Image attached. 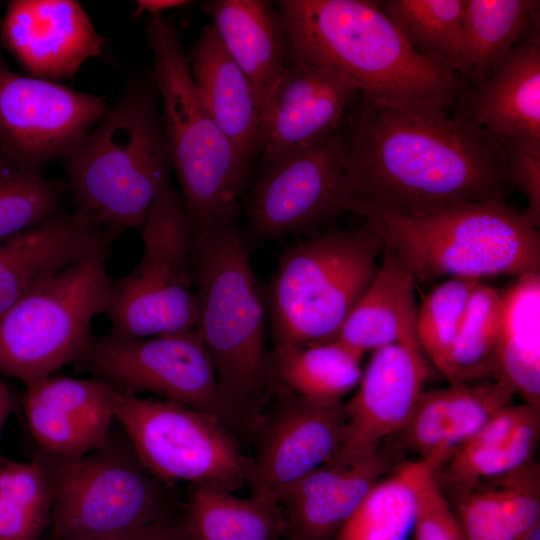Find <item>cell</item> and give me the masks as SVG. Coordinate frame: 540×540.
I'll use <instances>...</instances> for the list:
<instances>
[{
	"label": "cell",
	"instance_id": "cell-1",
	"mask_svg": "<svg viewBox=\"0 0 540 540\" xmlns=\"http://www.w3.org/2000/svg\"><path fill=\"white\" fill-rule=\"evenodd\" d=\"M344 134L350 212L364 218L500 199L509 183L502 145L440 108L387 103L359 93Z\"/></svg>",
	"mask_w": 540,
	"mask_h": 540
},
{
	"label": "cell",
	"instance_id": "cell-2",
	"mask_svg": "<svg viewBox=\"0 0 540 540\" xmlns=\"http://www.w3.org/2000/svg\"><path fill=\"white\" fill-rule=\"evenodd\" d=\"M238 214L193 235L196 332L212 359L227 427L256 431L277 383L267 347V314Z\"/></svg>",
	"mask_w": 540,
	"mask_h": 540
},
{
	"label": "cell",
	"instance_id": "cell-3",
	"mask_svg": "<svg viewBox=\"0 0 540 540\" xmlns=\"http://www.w3.org/2000/svg\"><path fill=\"white\" fill-rule=\"evenodd\" d=\"M276 5L292 62L336 71L367 97L447 111L466 89L454 72L408 45L380 2L281 0Z\"/></svg>",
	"mask_w": 540,
	"mask_h": 540
},
{
	"label": "cell",
	"instance_id": "cell-4",
	"mask_svg": "<svg viewBox=\"0 0 540 540\" xmlns=\"http://www.w3.org/2000/svg\"><path fill=\"white\" fill-rule=\"evenodd\" d=\"M365 219L382 241V254L400 266L415 286L442 277L480 281L488 276L539 273L538 227L504 198Z\"/></svg>",
	"mask_w": 540,
	"mask_h": 540
},
{
	"label": "cell",
	"instance_id": "cell-5",
	"mask_svg": "<svg viewBox=\"0 0 540 540\" xmlns=\"http://www.w3.org/2000/svg\"><path fill=\"white\" fill-rule=\"evenodd\" d=\"M62 162L75 211L117 233L141 228L171 180L154 91L131 86Z\"/></svg>",
	"mask_w": 540,
	"mask_h": 540
},
{
	"label": "cell",
	"instance_id": "cell-6",
	"mask_svg": "<svg viewBox=\"0 0 540 540\" xmlns=\"http://www.w3.org/2000/svg\"><path fill=\"white\" fill-rule=\"evenodd\" d=\"M153 76L161 98V125L171 167L193 235L239 213L250 166L207 110L176 28L163 14L145 27Z\"/></svg>",
	"mask_w": 540,
	"mask_h": 540
},
{
	"label": "cell",
	"instance_id": "cell-7",
	"mask_svg": "<svg viewBox=\"0 0 540 540\" xmlns=\"http://www.w3.org/2000/svg\"><path fill=\"white\" fill-rule=\"evenodd\" d=\"M370 224L317 232L288 248L264 291L272 348L333 341L379 265Z\"/></svg>",
	"mask_w": 540,
	"mask_h": 540
},
{
	"label": "cell",
	"instance_id": "cell-8",
	"mask_svg": "<svg viewBox=\"0 0 540 540\" xmlns=\"http://www.w3.org/2000/svg\"><path fill=\"white\" fill-rule=\"evenodd\" d=\"M126 438V436H125ZM53 540H99L176 512L173 487L156 479L129 441H116L79 457L43 452Z\"/></svg>",
	"mask_w": 540,
	"mask_h": 540
},
{
	"label": "cell",
	"instance_id": "cell-9",
	"mask_svg": "<svg viewBox=\"0 0 540 540\" xmlns=\"http://www.w3.org/2000/svg\"><path fill=\"white\" fill-rule=\"evenodd\" d=\"M107 257L67 266L0 315V372L28 385L80 358L110 303Z\"/></svg>",
	"mask_w": 540,
	"mask_h": 540
},
{
	"label": "cell",
	"instance_id": "cell-10",
	"mask_svg": "<svg viewBox=\"0 0 540 540\" xmlns=\"http://www.w3.org/2000/svg\"><path fill=\"white\" fill-rule=\"evenodd\" d=\"M142 255L125 276L112 280L105 313L112 335L146 338L195 330L193 233L178 192L168 181L141 227Z\"/></svg>",
	"mask_w": 540,
	"mask_h": 540
},
{
	"label": "cell",
	"instance_id": "cell-11",
	"mask_svg": "<svg viewBox=\"0 0 540 540\" xmlns=\"http://www.w3.org/2000/svg\"><path fill=\"white\" fill-rule=\"evenodd\" d=\"M114 418L143 466L164 484L231 492L246 484L248 459L231 430L214 417L118 389Z\"/></svg>",
	"mask_w": 540,
	"mask_h": 540
},
{
	"label": "cell",
	"instance_id": "cell-12",
	"mask_svg": "<svg viewBox=\"0 0 540 540\" xmlns=\"http://www.w3.org/2000/svg\"><path fill=\"white\" fill-rule=\"evenodd\" d=\"M74 364L120 390L155 394L227 427L215 368L196 330L146 338L93 336Z\"/></svg>",
	"mask_w": 540,
	"mask_h": 540
},
{
	"label": "cell",
	"instance_id": "cell-13",
	"mask_svg": "<svg viewBox=\"0 0 540 540\" xmlns=\"http://www.w3.org/2000/svg\"><path fill=\"white\" fill-rule=\"evenodd\" d=\"M344 128L262 166L248 199L251 232L260 241L317 229L350 212Z\"/></svg>",
	"mask_w": 540,
	"mask_h": 540
},
{
	"label": "cell",
	"instance_id": "cell-14",
	"mask_svg": "<svg viewBox=\"0 0 540 540\" xmlns=\"http://www.w3.org/2000/svg\"><path fill=\"white\" fill-rule=\"evenodd\" d=\"M107 110L99 96L17 74L0 60V149L31 167L65 157Z\"/></svg>",
	"mask_w": 540,
	"mask_h": 540
},
{
	"label": "cell",
	"instance_id": "cell-15",
	"mask_svg": "<svg viewBox=\"0 0 540 540\" xmlns=\"http://www.w3.org/2000/svg\"><path fill=\"white\" fill-rule=\"evenodd\" d=\"M278 400L263 416L254 455L248 459L250 495L277 503L303 478L339 451L345 428L344 403L303 399L277 385Z\"/></svg>",
	"mask_w": 540,
	"mask_h": 540
},
{
	"label": "cell",
	"instance_id": "cell-16",
	"mask_svg": "<svg viewBox=\"0 0 540 540\" xmlns=\"http://www.w3.org/2000/svg\"><path fill=\"white\" fill-rule=\"evenodd\" d=\"M359 93L353 81L331 69L286 65L262 111V166L343 129Z\"/></svg>",
	"mask_w": 540,
	"mask_h": 540
},
{
	"label": "cell",
	"instance_id": "cell-17",
	"mask_svg": "<svg viewBox=\"0 0 540 540\" xmlns=\"http://www.w3.org/2000/svg\"><path fill=\"white\" fill-rule=\"evenodd\" d=\"M429 376V364L418 343L397 342L373 351L354 395L344 403V436L333 458L356 456L400 434Z\"/></svg>",
	"mask_w": 540,
	"mask_h": 540
},
{
	"label": "cell",
	"instance_id": "cell-18",
	"mask_svg": "<svg viewBox=\"0 0 540 540\" xmlns=\"http://www.w3.org/2000/svg\"><path fill=\"white\" fill-rule=\"evenodd\" d=\"M0 35L29 76L52 82L73 78L87 60L102 56L105 46L74 0L9 1Z\"/></svg>",
	"mask_w": 540,
	"mask_h": 540
},
{
	"label": "cell",
	"instance_id": "cell-19",
	"mask_svg": "<svg viewBox=\"0 0 540 540\" xmlns=\"http://www.w3.org/2000/svg\"><path fill=\"white\" fill-rule=\"evenodd\" d=\"M119 388L98 378L53 376L26 385L23 409L43 452L79 457L108 443Z\"/></svg>",
	"mask_w": 540,
	"mask_h": 540
},
{
	"label": "cell",
	"instance_id": "cell-20",
	"mask_svg": "<svg viewBox=\"0 0 540 540\" xmlns=\"http://www.w3.org/2000/svg\"><path fill=\"white\" fill-rule=\"evenodd\" d=\"M458 113L503 148L540 149V35L514 47L480 85L465 89Z\"/></svg>",
	"mask_w": 540,
	"mask_h": 540
},
{
	"label": "cell",
	"instance_id": "cell-21",
	"mask_svg": "<svg viewBox=\"0 0 540 540\" xmlns=\"http://www.w3.org/2000/svg\"><path fill=\"white\" fill-rule=\"evenodd\" d=\"M119 233L77 211L58 215L0 240V315L67 266L109 253Z\"/></svg>",
	"mask_w": 540,
	"mask_h": 540
},
{
	"label": "cell",
	"instance_id": "cell-22",
	"mask_svg": "<svg viewBox=\"0 0 540 540\" xmlns=\"http://www.w3.org/2000/svg\"><path fill=\"white\" fill-rule=\"evenodd\" d=\"M380 446L347 459L332 458L282 499L283 540H333L388 470Z\"/></svg>",
	"mask_w": 540,
	"mask_h": 540
},
{
	"label": "cell",
	"instance_id": "cell-23",
	"mask_svg": "<svg viewBox=\"0 0 540 540\" xmlns=\"http://www.w3.org/2000/svg\"><path fill=\"white\" fill-rule=\"evenodd\" d=\"M514 395L497 379L423 391L400 433L403 443L436 471Z\"/></svg>",
	"mask_w": 540,
	"mask_h": 540
},
{
	"label": "cell",
	"instance_id": "cell-24",
	"mask_svg": "<svg viewBox=\"0 0 540 540\" xmlns=\"http://www.w3.org/2000/svg\"><path fill=\"white\" fill-rule=\"evenodd\" d=\"M187 57L207 110L251 167L260 153L262 115L249 80L211 24L202 28Z\"/></svg>",
	"mask_w": 540,
	"mask_h": 540
},
{
	"label": "cell",
	"instance_id": "cell-25",
	"mask_svg": "<svg viewBox=\"0 0 540 540\" xmlns=\"http://www.w3.org/2000/svg\"><path fill=\"white\" fill-rule=\"evenodd\" d=\"M202 10L249 80L262 115L287 65L286 40L277 10L262 0H209L203 2Z\"/></svg>",
	"mask_w": 540,
	"mask_h": 540
},
{
	"label": "cell",
	"instance_id": "cell-26",
	"mask_svg": "<svg viewBox=\"0 0 540 540\" xmlns=\"http://www.w3.org/2000/svg\"><path fill=\"white\" fill-rule=\"evenodd\" d=\"M415 284L389 257L354 305L335 340L363 356L397 342L418 343Z\"/></svg>",
	"mask_w": 540,
	"mask_h": 540
},
{
	"label": "cell",
	"instance_id": "cell-27",
	"mask_svg": "<svg viewBox=\"0 0 540 540\" xmlns=\"http://www.w3.org/2000/svg\"><path fill=\"white\" fill-rule=\"evenodd\" d=\"M537 0H464L457 76L471 88L484 82L511 50L539 30Z\"/></svg>",
	"mask_w": 540,
	"mask_h": 540
},
{
	"label": "cell",
	"instance_id": "cell-28",
	"mask_svg": "<svg viewBox=\"0 0 540 540\" xmlns=\"http://www.w3.org/2000/svg\"><path fill=\"white\" fill-rule=\"evenodd\" d=\"M502 294L497 380L540 409V275L527 274Z\"/></svg>",
	"mask_w": 540,
	"mask_h": 540
},
{
	"label": "cell",
	"instance_id": "cell-29",
	"mask_svg": "<svg viewBox=\"0 0 540 540\" xmlns=\"http://www.w3.org/2000/svg\"><path fill=\"white\" fill-rule=\"evenodd\" d=\"M188 540H283L281 505L208 486H189L181 505Z\"/></svg>",
	"mask_w": 540,
	"mask_h": 540
},
{
	"label": "cell",
	"instance_id": "cell-30",
	"mask_svg": "<svg viewBox=\"0 0 540 540\" xmlns=\"http://www.w3.org/2000/svg\"><path fill=\"white\" fill-rule=\"evenodd\" d=\"M361 358L337 340L271 349L277 385L308 401L336 404L356 389Z\"/></svg>",
	"mask_w": 540,
	"mask_h": 540
},
{
	"label": "cell",
	"instance_id": "cell-31",
	"mask_svg": "<svg viewBox=\"0 0 540 540\" xmlns=\"http://www.w3.org/2000/svg\"><path fill=\"white\" fill-rule=\"evenodd\" d=\"M380 5L419 56L456 74L464 0H388Z\"/></svg>",
	"mask_w": 540,
	"mask_h": 540
},
{
	"label": "cell",
	"instance_id": "cell-32",
	"mask_svg": "<svg viewBox=\"0 0 540 540\" xmlns=\"http://www.w3.org/2000/svg\"><path fill=\"white\" fill-rule=\"evenodd\" d=\"M502 316L501 292L479 281L443 374L450 384L496 378Z\"/></svg>",
	"mask_w": 540,
	"mask_h": 540
},
{
	"label": "cell",
	"instance_id": "cell-33",
	"mask_svg": "<svg viewBox=\"0 0 540 540\" xmlns=\"http://www.w3.org/2000/svg\"><path fill=\"white\" fill-rule=\"evenodd\" d=\"M421 460L406 462L382 478L333 540H405L413 530Z\"/></svg>",
	"mask_w": 540,
	"mask_h": 540
},
{
	"label": "cell",
	"instance_id": "cell-34",
	"mask_svg": "<svg viewBox=\"0 0 540 540\" xmlns=\"http://www.w3.org/2000/svg\"><path fill=\"white\" fill-rule=\"evenodd\" d=\"M65 182L0 149V240L63 212Z\"/></svg>",
	"mask_w": 540,
	"mask_h": 540
},
{
	"label": "cell",
	"instance_id": "cell-35",
	"mask_svg": "<svg viewBox=\"0 0 540 540\" xmlns=\"http://www.w3.org/2000/svg\"><path fill=\"white\" fill-rule=\"evenodd\" d=\"M540 414L522 424L505 441L474 450H459L434 472L443 491L502 476L534 461Z\"/></svg>",
	"mask_w": 540,
	"mask_h": 540
},
{
	"label": "cell",
	"instance_id": "cell-36",
	"mask_svg": "<svg viewBox=\"0 0 540 540\" xmlns=\"http://www.w3.org/2000/svg\"><path fill=\"white\" fill-rule=\"evenodd\" d=\"M478 282L464 278L446 279L425 296L416 311L420 348L442 375Z\"/></svg>",
	"mask_w": 540,
	"mask_h": 540
},
{
	"label": "cell",
	"instance_id": "cell-37",
	"mask_svg": "<svg viewBox=\"0 0 540 540\" xmlns=\"http://www.w3.org/2000/svg\"><path fill=\"white\" fill-rule=\"evenodd\" d=\"M463 540H519L532 527L503 500L493 479H485L446 491Z\"/></svg>",
	"mask_w": 540,
	"mask_h": 540
},
{
	"label": "cell",
	"instance_id": "cell-38",
	"mask_svg": "<svg viewBox=\"0 0 540 540\" xmlns=\"http://www.w3.org/2000/svg\"><path fill=\"white\" fill-rule=\"evenodd\" d=\"M413 532L414 540H463L454 511L425 462L417 478Z\"/></svg>",
	"mask_w": 540,
	"mask_h": 540
},
{
	"label": "cell",
	"instance_id": "cell-39",
	"mask_svg": "<svg viewBox=\"0 0 540 540\" xmlns=\"http://www.w3.org/2000/svg\"><path fill=\"white\" fill-rule=\"evenodd\" d=\"M0 497L40 514L51 515L50 484L38 460L21 462L0 456Z\"/></svg>",
	"mask_w": 540,
	"mask_h": 540
},
{
	"label": "cell",
	"instance_id": "cell-40",
	"mask_svg": "<svg viewBox=\"0 0 540 540\" xmlns=\"http://www.w3.org/2000/svg\"><path fill=\"white\" fill-rule=\"evenodd\" d=\"M509 183L518 186L527 198L523 212L539 228L540 223V149L504 148Z\"/></svg>",
	"mask_w": 540,
	"mask_h": 540
},
{
	"label": "cell",
	"instance_id": "cell-41",
	"mask_svg": "<svg viewBox=\"0 0 540 540\" xmlns=\"http://www.w3.org/2000/svg\"><path fill=\"white\" fill-rule=\"evenodd\" d=\"M50 517L0 497V540H38Z\"/></svg>",
	"mask_w": 540,
	"mask_h": 540
},
{
	"label": "cell",
	"instance_id": "cell-42",
	"mask_svg": "<svg viewBox=\"0 0 540 540\" xmlns=\"http://www.w3.org/2000/svg\"><path fill=\"white\" fill-rule=\"evenodd\" d=\"M99 540H188L182 520L181 511L140 528L123 532Z\"/></svg>",
	"mask_w": 540,
	"mask_h": 540
},
{
	"label": "cell",
	"instance_id": "cell-43",
	"mask_svg": "<svg viewBox=\"0 0 540 540\" xmlns=\"http://www.w3.org/2000/svg\"><path fill=\"white\" fill-rule=\"evenodd\" d=\"M184 0H138L132 18H138L144 14L148 16L163 14L164 11L188 5Z\"/></svg>",
	"mask_w": 540,
	"mask_h": 540
},
{
	"label": "cell",
	"instance_id": "cell-44",
	"mask_svg": "<svg viewBox=\"0 0 540 540\" xmlns=\"http://www.w3.org/2000/svg\"><path fill=\"white\" fill-rule=\"evenodd\" d=\"M15 408V398L3 380L0 378V433Z\"/></svg>",
	"mask_w": 540,
	"mask_h": 540
},
{
	"label": "cell",
	"instance_id": "cell-45",
	"mask_svg": "<svg viewBox=\"0 0 540 540\" xmlns=\"http://www.w3.org/2000/svg\"><path fill=\"white\" fill-rule=\"evenodd\" d=\"M519 540H540V525H537L531 529L528 533L523 535Z\"/></svg>",
	"mask_w": 540,
	"mask_h": 540
}]
</instances>
